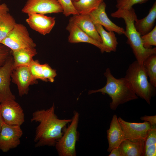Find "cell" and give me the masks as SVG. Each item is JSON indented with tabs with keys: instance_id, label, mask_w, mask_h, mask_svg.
Segmentation results:
<instances>
[{
	"instance_id": "2",
	"label": "cell",
	"mask_w": 156,
	"mask_h": 156,
	"mask_svg": "<svg viewBox=\"0 0 156 156\" xmlns=\"http://www.w3.org/2000/svg\"><path fill=\"white\" fill-rule=\"evenodd\" d=\"M114 18H121L126 24L124 34L127 38V43L132 49L133 53L139 63L143 64L144 61L152 54H156V48L146 49L143 46L141 36L136 30L134 25L137 18L133 7L128 9H118L110 14Z\"/></svg>"
},
{
	"instance_id": "14",
	"label": "cell",
	"mask_w": 156,
	"mask_h": 156,
	"mask_svg": "<svg viewBox=\"0 0 156 156\" xmlns=\"http://www.w3.org/2000/svg\"><path fill=\"white\" fill-rule=\"evenodd\" d=\"M106 8V4L103 1L97 8L89 14L94 23L104 27L107 31H113L119 35L124 34L125 29L114 23L108 17L105 12Z\"/></svg>"
},
{
	"instance_id": "18",
	"label": "cell",
	"mask_w": 156,
	"mask_h": 156,
	"mask_svg": "<svg viewBox=\"0 0 156 156\" xmlns=\"http://www.w3.org/2000/svg\"><path fill=\"white\" fill-rule=\"evenodd\" d=\"M95 25L102 40L101 47L100 49L101 52L116 51L118 42L114 32L107 31L103 27L99 24Z\"/></svg>"
},
{
	"instance_id": "9",
	"label": "cell",
	"mask_w": 156,
	"mask_h": 156,
	"mask_svg": "<svg viewBox=\"0 0 156 156\" xmlns=\"http://www.w3.org/2000/svg\"><path fill=\"white\" fill-rule=\"evenodd\" d=\"M23 134L20 126L8 125L3 121L0 132V149L6 153L16 148Z\"/></svg>"
},
{
	"instance_id": "26",
	"label": "cell",
	"mask_w": 156,
	"mask_h": 156,
	"mask_svg": "<svg viewBox=\"0 0 156 156\" xmlns=\"http://www.w3.org/2000/svg\"><path fill=\"white\" fill-rule=\"evenodd\" d=\"M142 41L143 47L145 48H152L156 46V26L147 33L141 36Z\"/></svg>"
},
{
	"instance_id": "29",
	"label": "cell",
	"mask_w": 156,
	"mask_h": 156,
	"mask_svg": "<svg viewBox=\"0 0 156 156\" xmlns=\"http://www.w3.org/2000/svg\"><path fill=\"white\" fill-rule=\"evenodd\" d=\"M149 0H116V7L118 9H128L133 7L134 5L141 4Z\"/></svg>"
},
{
	"instance_id": "27",
	"label": "cell",
	"mask_w": 156,
	"mask_h": 156,
	"mask_svg": "<svg viewBox=\"0 0 156 156\" xmlns=\"http://www.w3.org/2000/svg\"><path fill=\"white\" fill-rule=\"evenodd\" d=\"M29 71L34 79L44 81L42 75V64L38 60H33L28 66Z\"/></svg>"
},
{
	"instance_id": "25",
	"label": "cell",
	"mask_w": 156,
	"mask_h": 156,
	"mask_svg": "<svg viewBox=\"0 0 156 156\" xmlns=\"http://www.w3.org/2000/svg\"><path fill=\"white\" fill-rule=\"evenodd\" d=\"M156 155V128L149 132L144 142V156H155Z\"/></svg>"
},
{
	"instance_id": "19",
	"label": "cell",
	"mask_w": 156,
	"mask_h": 156,
	"mask_svg": "<svg viewBox=\"0 0 156 156\" xmlns=\"http://www.w3.org/2000/svg\"><path fill=\"white\" fill-rule=\"evenodd\" d=\"M144 142L143 140L132 141L125 139L118 147L120 156H144Z\"/></svg>"
},
{
	"instance_id": "28",
	"label": "cell",
	"mask_w": 156,
	"mask_h": 156,
	"mask_svg": "<svg viewBox=\"0 0 156 156\" xmlns=\"http://www.w3.org/2000/svg\"><path fill=\"white\" fill-rule=\"evenodd\" d=\"M62 6L64 14L68 16L79 14L75 8L72 0H57Z\"/></svg>"
},
{
	"instance_id": "1",
	"label": "cell",
	"mask_w": 156,
	"mask_h": 156,
	"mask_svg": "<svg viewBox=\"0 0 156 156\" xmlns=\"http://www.w3.org/2000/svg\"><path fill=\"white\" fill-rule=\"evenodd\" d=\"M53 104L47 109L37 110L32 115L31 121L38 122L34 138L36 147L43 146H54L61 137L62 131L72 119H60L55 114Z\"/></svg>"
},
{
	"instance_id": "34",
	"label": "cell",
	"mask_w": 156,
	"mask_h": 156,
	"mask_svg": "<svg viewBox=\"0 0 156 156\" xmlns=\"http://www.w3.org/2000/svg\"><path fill=\"white\" fill-rule=\"evenodd\" d=\"M109 156H120L118 148L113 149L110 152Z\"/></svg>"
},
{
	"instance_id": "15",
	"label": "cell",
	"mask_w": 156,
	"mask_h": 156,
	"mask_svg": "<svg viewBox=\"0 0 156 156\" xmlns=\"http://www.w3.org/2000/svg\"><path fill=\"white\" fill-rule=\"evenodd\" d=\"M69 21L75 24L90 37L101 43V37L89 15H74Z\"/></svg>"
},
{
	"instance_id": "3",
	"label": "cell",
	"mask_w": 156,
	"mask_h": 156,
	"mask_svg": "<svg viewBox=\"0 0 156 156\" xmlns=\"http://www.w3.org/2000/svg\"><path fill=\"white\" fill-rule=\"evenodd\" d=\"M104 75L107 79L105 86L97 90L89 91L88 94L100 92L108 94L112 99L110 107L113 110H115L120 105L138 98L125 77L115 78L109 68H107Z\"/></svg>"
},
{
	"instance_id": "5",
	"label": "cell",
	"mask_w": 156,
	"mask_h": 156,
	"mask_svg": "<svg viewBox=\"0 0 156 156\" xmlns=\"http://www.w3.org/2000/svg\"><path fill=\"white\" fill-rule=\"evenodd\" d=\"M79 116L77 112L74 111L70 124L64 130L62 136L55 146L59 156L76 155V145L78 139L77 129Z\"/></svg>"
},
{
	"instance_id": "7",
	"label": "cell",
	"mask_w": 156,
	"mask_h": 156,
	"mask_svg": "<svg viewBox=\"0 0 156 156\" xmlns=\"http://www.w3.org/2000/svg\"><path fill=\"white\" fill-rule=\"evenodd\" d=\"M118 120L125 139L132 141H145L149 131L156 128L146 121L142 123L131 122L124 120L120 117L118 118Z\"/></svg>"
},
{
	"instance_id": "12",
	"label": "cell",
	"mask_w": 156,
	"mask_h": 156,
	"mask_svg": "<svg viewBox=\"0 0 156 156\" xmlns=\"http://www.w3.org/2000/svg\"><path fill=\"white\" fill-rule=\"evenodd\" d=\"M11 77L12 82L17 86L19 95L21 97L27 94L29 86L36 83V80L32 76L28 66H21L14 68Z\"/></svg>"
},
{
	"instance_id": "23",
	"label": "cell",
	"mask_w": 156,
	"mask_h": 156,
	"mask_svg": "<svg viewBox=\"0 0 156 156\" xmlns=\"http://www.w3.org/2000/svg\"><path fill=\"white\" fill-rule=\"evenodd\" d=\"M17 23L8 12L0 17V43L14 28Z\"/></svg>"
},
{
	"instance_id": "4",
	"label": "cell",
	"mask_w": 156,
	"mask_h": 156,
	"mask_svg": "<svg viewBox=\"0 0 156 156\" xmlns=\"http://www.w3.org/2000/svg\"><path fill=\"white\" fill-rule=\"evenodd\" d=\"M148 75L143 64L136 60L129 65L125 77L135 94L150 104L151 98L156 93V87L148 80Z\"/></svg>"
},
{
	"instance_id": "6",
	"label": "cell",
	"mask_w": 156,
	"mask_h": 156,
	"mask_svg": "<svg viewBox=\"0 0 156 156\" xmlns=\"http://www.w3.org/2000/svg\"><path fill=\"white\" fill-rule=\"evenodd\" d=\"M1 43L11 51L23 48H35L36 46L26 27L23 24L19 23L16 24Z\"/></svg>"
},
{
	"instance_id": "10",
	"label": "cell",
	"mask_w": 156,
	"mask_h": 156,
	"mask_svg": "<svg viewBox=\"0 0 156 156\" xmlns=\"http://www.w3.org/2000/svg\"><path fill=\"white\" fill-rule=\"evenodd\" d=\"M21 11L28 14L36 13L45 14L63 12L62 6L57 0H27Z\"/></svg>"
},
{
	"instance_id": "20",
	"label": "cell",
	"mask_w": 156,
	"mask_h": 156,
	"mask_svg": "<svg viewBox=\"0 0 156 156\" xmlns=\"http://www.w3.org/2000/svg\"><path fill=\"white\" fill-rule=\"evenodd\" d=\"M35 48H23L11 51L13 69L21 66H29L37 54Z\"/></svg>"
},
{
	"instance_id": "22",
	"label": "cell",
	"mask_w": 156,
	"mask_h": 156,
	"mask_svg": "<svg viewBox=\"0 0 156 156\" xmlns=\"http://www.w3.org/2000/svg\"><path fill=\"white\" fill-rule=\"evenodd\" d=\"M104 0H79L73 1L79 14L89 15L96 9Z\"/></svg>"
},
{
	"instance_id": "35",
	"label": "cell",
	"mask_w": 156,
	"mask_h": 156,
	"mask_svg": "<svg viewBox=\"0 0 156 156\" xmlns=\"http://www.w3.org/2000/svg\"><path fill=\"white\" fill-rule=\"evenodd\" d=\"M3 122V119L1 116L0 110V132L1 130L2 123Z\"/></svg>"
},
{
	"instance_id": "8",
	"label": "cell",
	"mask_w": 156,
	"mask_h": 156,
	"mask_svg": "<svg viewBox=\"0 0 156 156\" xmlns=\"http://www.w3.org/2000/svg\"><path fill=\"white\" fill-rule=\"evenodd\" d=\"M15 100H8L0 103L1 114L5 123L21 126L25 121V115L22 108Z\"/></svg>"
},
{
	"instance_id": "32",
	"label": "cell",
	"mask_w": 156,
	"mask_h": 156,
	"mask_svg": "<svg viewBox=\"0 0 156 156\" xmlns=\"http://www.w3.org/2000/svg\"><path fill=\"white\" fill-rule=\"evenodd\" d=\"M142 120H144L149 122L153 127H156V116H149L145 115L140 118Z\"/></svg>"
},
{
	"instance_id": "36",
	"label": "cell",
	"mask_w": 156,
	"mask_h": 156,
	"mask_svg": "<svg viewBox=\"0 0 156 156\" xmlns=\"http://www.w3.org/2000/svg\"><path fill=\"white\" fill-rule=\"evenodd\" d=\"M79 0H72V1H78Z\"/></svg>"
},
{
	"instance_id": "31",
	"label": "cell",
	"mask_w": 156,
	"mask_h": 156,
	"mask_svg": "<svg viewBox=\"0 0 156 156\" xmlns=\"http://www.w3.org/2000/svg\"><path fill=\"white\" fill-rule=\"evenodd\" d=\"M11 51L9 48L0 43V67L3 66L11 55Z\"/></svg>"
},
{
	"instance_id": "11",
	"label": "cell",
	"mask_w": 156,
	"mask_h": 156,
	"mask_svg": "<svg viewBox=\"0 0 156 156\" xmlns=\"http://www.w3.org/2000/svg\"><path fill=\"white\" fill-rule=\"evenodd\" d=\"M13 62V57L11 55L0 67V103L8 100L16 99L10 88Z\"/></svg>"
},
{
	"instance_id": "13",
	"label": "cell",
	"mask_w": 156,
	"mask_h": 156,
	"mask_svg": "<svg viewBox=\"0 0 156 156\" xmlns=\"http://www.w3.org/2000/svg\"><path fill=\"white\" fill-rule=\"evenodd\" d=\"M28 14L26 23L32 29L42 35H45L49 33L55 25V17L36 13Z\"/></svg>"
},
{
	"instance_id": "24",
	"label": "cell",
	"mask_w": 156,
	"mask_h": 156,
	"mask_svg": "<svg viewBox=\"0 0 156 156\" xmlns=\"http://www.w3.org/2000/svg\"><path fill=\"white\" fill-rule=\"evenodd\" d=\"M143 65L149 77L150 83L156 87V54L148 57L144 61Z\"/></svg>"
},
{
	"instance_id": "30",
	"label": "cell",
	"mask_w": 156,
	"mask_h": 156,
	"mask_svg": "<svg viewBox=\"0 0 156 156\" xmlns=\"http://www.w3.org/2000/svg\"><path fill=\"white\" fill-rule=\"evenodd\" d=\"M42 67L44 81L53 82L57 75L56 70L52 69L47 64H42Z\"/></svg>"
},
{
	"instance_id": "33",
	"label": "cell",
	"mask_w": 156,
	"mask_h": 156,
	"mask_svg": "<svg viewBox=\"0 0 156 156\" xmlns=\"http://www.w3.org/2000/svg\"><path fill=\"white\" fill-rule=\"evenodd\" d=\"M9 8L5 3L0 4V17L3 14L9 12Z\"/></svg>"
},
{
	"instance_id": "21",
	"label": "cell",
	"mask_w": 156,
	"mask_h": 156,
	"mask_svg": "<svg viewBox=\"0 0 156 156\" xmlns=\"http://www.w3.org/2000/svg\"><path fill=\"white\" fill-rule=\"evenodd\" d=\"M156 19V2L155 1L150 9L148 14L145 17L136 19L134 25L137 31L141 36L151 31L153 28Z\"/></svg>"
},
{
	"instance_id": "17",
	"label": "cell",
	"mask_w": 156,
	"mask_h": 156,
	"mask_svg": "<svg viewBox=\"0 0 156 156\" xmlns=\"http://www.w3.org/2000/svg\"><path fill=\"white\" fill-rule=\"evenodd\" d=\"M66 29L69 33L68 37L69 42L72 43L86 42L101 49V43L90 37L73 23L69 21Z\"/></svg>"
},
{
	"instance_id": "16",
	"label": "cell",
	"mask_w": 156,
	"mask_h": 156,
	"mask_svg": "<svg viewBox=\"0 0 156 156\" xmlns=\"http://www.w3.org/2000/svg\"><path fill=\"white\" fill-rule=\"evenodd\" d=\"M107 132L109 144L107 151L110 153L113 149L118 148L125 139L116 114L113 116L109 128L107 130Z\"/></svg>"
},
{
	"instance_id": "37",
	"label": "cell",
	"mask_w": 156,
	"mask_h": 156,
	"mask_svg": "<svg viewBox=\"0 0 156 156\" xmlns=\"http://www.w3.org/2000/svg\"><path fill=\"white\" fill-rule=\"evenodd\" d=\"M1 1V0H0V1Z\"/></svg>"
}]
</instances>
